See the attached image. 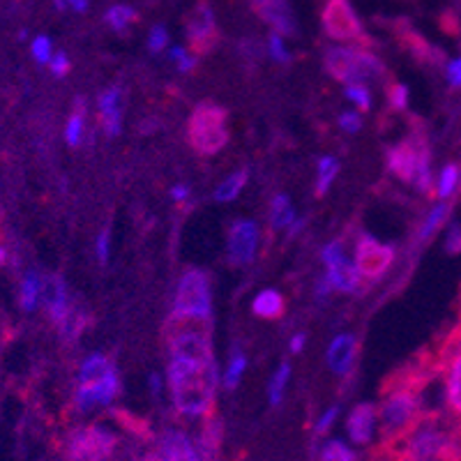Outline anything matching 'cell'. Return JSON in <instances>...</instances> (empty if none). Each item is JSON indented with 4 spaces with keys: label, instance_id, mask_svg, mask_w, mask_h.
<instances>
[{
    "label": "cell",
    "instance_id": "cell-6",
    "mask_svg": "<svg viewBox=\"0 0 461 461\" xmlns=\"http://www.w3.org/2000/svg\"><path fill=\"white\" fill-rule=\"evenodd\" d=\"M325 35L337 42H362L365 28L348 0H325L321 12Z\"/></svg>",
    "mask_w": 461,
    "mask_h": 461
},
{
    "label": "cell",
    "instance_id": "cell-3",
    "mask_svg": "<svg viewBox=\"0 0 461 461\" xmlns=\"http://www.w3.org/2000/svg\"><path fill=\"white\" fill-rule=\"evenodd\" d=\"M323 65L332 79L341 84H367V81L381 79L385 68L367 49H348V47H330L325 49Z\"/></svg>",
    "mask_w": 461,
    "mask_h": 461
},
{
    "label": "cell",
    "instance_id": "cell-1",
    "mask_svg": "<svg viewBox=\"0 0 461 461\" xmlns=\"http://www.w3.org/2000/svg\"><path fill=\"white\" fill-rule=\"evenodd\" d=\"M168 388L173 406L180 415L201 418L212 411L217 393L215 360H183L171 357L168 362Z\"/></svg>",
    "mask_w": 461,
    "mask_h": 461
},
{
    "label": "cell",
    "instance_id": "cell-16",
    "mask_svg": "<svg viewBox=\"0 0 461 461\" xmlns=\"http://www.w3.org/2000/svg\"><path fill=\"white\" fill-rule=\"evenodd\" d=\"M42 295H44V304H47L49 319H51L56 325L63 323L69 307H72L68 298V291H65L63 279L53 275V277H49L47 282H42Z\"/></svg>",
    "mask_w": 461,
    "mask_h": 461
},
{
    "label": "cell",
    "instance_id": "cell-53",
    "mask_svg": "<svg viewBox=\"0 0 461 461\" xmlns=\"http://www.w3.org/2000/svg\"><path fill=\"white\" fill-rule=\"evenodd\" d=\"M5 261H7V249L0 245V266H5Z\"/></svg>",
    "mask_w": 461,
    "mask_h": 461
},
{
    "label": "cell",
    "instance_id": "cell-15",
    "mask_svg": "<svg viewBox=\"0 0 461 461\" xmlns=\"http://www.w3.org/2000/svg\"><path fill=\"white\" fill-rule=\"evenodd\" d=\"M346 434L356 446H369L376 434V406L372 402L357 403L346 420Z\"/></svg>",
    "mask_w": 461,
    "mask_h": 461
},
{
    "label": "cell",
    "instance_id": "cell-8",
    "mask_svg": "<svg viewBox=\"0 0 461 461\" xmlns=\"http://www.w3.org/2000/svg\"><path fill=\"white\" fill-rule=\"evenodd\" d=\"M397 252L394 247L385 245V242L376 240L374 236H360L356 245V267L360 273L362 282H378L383 275L393 267Z\"/></svg>",
    "mask_w": 461,
    "mask_h": 461
},
{
    "label": "cell",
    "instance_id": "cell-54",
    "mask_svg": "<svg viewBox=\"0 0 461 461\" xmlns=\"http://www.w3.org/2000/svg\"><path fill=\"white\" fill-rule=\"evenodd\" d=\"M456 330H459V335H461V325H459V328H456Z\"/></svg>",
    "mask_w": 461,
    "mask_h": 461
},
{
    "label": "cell",
    "instance_id": "cell-45",
    "mask_svg": "<svg viewBox=\"0 0 461 461\" xmlns=\"http://www.w3.org/2000/svg\"><path fill=\"white\" fill-rule=\"evenodd\" d=\"M337 415H339V409H337V406H330V409L325 411V413L319 418V422H316V429H314L316 436L328 434V431H330V427H332V422L337 420Z\"/></svg>",
    "mask_w": 461,
    "mask_h": 461
},
{
    "label": "cell",
    "instance_id": "cell-29",
    "mask_svg": "<svg viewBox=\"0 0 461 461\" xmlns=\"http://www.w3.org/2000/svg\"><path fill=\"white\" fill-rule=\"evenodd\" d=\"M42 294V279L37 273H28L22 284V307L26 312H32L37 307V300Z\"/></svg>",
    "mask_w": 461,
    "mask_h": 461
},
{
    "label": "cell",
    "instance_id": "cell-2",
    "mask_svg": "<svg viewBox=\"0 0 461 461\" xmlns=\"http://www.w3.org/2000/svg\"><path fill=\"white\" fill-rule=\"evenodd\" d=\"M388 168L394 178L418 189L420 194L434 192L431 148L422 134H411L388 150Z\"/></svg>",
    "mask_w": 461,
    "mask_h": 461
},
{
    "label": "cell",
    "instance_id": "cell-48",
    "mask_svg": "<svg viewBox=\"0 0 461 461\" xmlns=\"http://www.w3.org/2000/svg\"><path fill=\"white\" fill-rule=\"evenodd\" d=\"M332 288H330V284H328V279H319V282H316V298H328V294H330Z\"/></svg>",
    "mask_w": 461,
    "mask_h": 461
},
{
    "label": "cell",
    "instance_id": "cell-31",
    "mask_svg": "<svg viewBox=\"0 0 461 461\" xmlns=\"http://www.w3.org/2000/svg\"><path fill=\"white\" fill-rule=\"evenodd\" d=\"M104 22L109 23L113 31H125L127 26H131L134 22H139V14L131 10L130 5H113L106 12Z\"/></svg>",
    "mask_w": 461,
    "mask_h": 461
},
{
    "label": "cell",
    "instance_id": "cell-36",
    "mask_svg": "<svg viewBox=\"0 0 461 461\" xmlns=\"http://www.w3.org/2000/svg\"><path fill=\"white\" fill-rule=\"evenodd\" d=\"M388 100L394 111H403L409 106V88L403 84H393L388 88Z\"/></svg>",
    "mask_w": 461,
    "mask_h": 461
},
{
    "label": "cell",
    "instance_id": "cell-14",
    "mask_svg": "<svg viewBox=\"0 0 461 461\" xmlns=\"http://www.w3.org/2000/svg\"><path fill=\"white\" fill-rule=\"evenodd\" d=\"M155 455V461H201L196 443L189 438L185 431L171 429L159 438V447Z\"/></svg>",
    "mask_w": 461,
    "mask_h": 461
},
{
    "label": "cell",
    "instance_id": "cell-55",
    "mask_svg": "<svg viewBox=\"0 0 461 461\" xmlns=\"http://www.w3.org/2000/svg\"><path fill=\"white\" fill-rule=\"evenodd\" d=\"M459 436H461V427H459Z\"/></svg>",
    "mask_w": 461,
    "mask_h": 461
},
{
    "label": "cell",
    "instance_id": "cell-18",
    "mask_svg": "<svg viewBox=\"0 0 461 461\" xmlns=\"http://www.w3.org/2000/svg\"><path fill=\"white\" fill-rule=\"evenodd\" d=\"M100 118L109 137L121 134L122 127V90L118 86L100 95Z\"/></svg>",
    "mask_w": 461,
    "mask_h": 461
},
{
    "label": "cell",
    "instance_id": "cell-22",
    "mask_svg": "<svg viewBox=\"0 0 461 461\" xmlns=\"http://www.w3.org/2000/svg\"><path fill=\"white\" fill-rule=\"evenodd\" d=\"M252 310L258 319L266 321H277L284 316V310H286V304H284V298L279 291H273V288H267V291H261V294L254 298Z\"/></svg>",
    "mask_w": 461,
    "mask_h": 461
},
{
    "label": "cell",
    "instance_id": "cell-11",
    "mask_svg": "<svg viewBox=\"0 0 461 461\" xmlns=\"http://www.w3.org/2000/svg\"><path fill=\"white\" fill-rule=\"evenodd\" d=\"M258 226L249 220H240L229 230V263L230 266H249L257 257Z\"/></svg>",
    "mask_w": 461,
    "mask_h": 461
},
{
    "label": "cell",
    "instance_id": "cell-28",
    "mask_svg": "<svg viewBox=\"0 0 461 461\" xmlns=\"http://www.w3.org/2000/svg\"><path fill=\"white\" fill-rule=\"evenodd\" d=\"M245 185H247V171L233 173V176H229V178H226L224 183L217 187L215 199L220 201V203H226V201L238 199V194H240Z\"/></svg>",
    "mask_w": 461,
    "mask_h": 461
},
{
    "label": "cell",
    "instance_id": "cell-20",
    "mask_svg": "<svg viewBox=\"0 0 461 461\" xmlns=\"http://www.w3.org/2000/svg\"><path fill=\"white\" fill-rule=\"evenodd\" d=\"M450 212H452L450 201H438L436 205H431V210L425 215L422 224H420L418 230H415V245L418 247L427 245V242H429L431 238L438 233L440 226L446 224L447 217H450Z\"/></svg>",
    "mask_w": 461,
    "mask_h": 461
},
{
    "label": "cell",
    "instance_id": "cell-21",
    "mask_svg": "<svg viewBox=\"0 0 461 461\" xmlns=\"http://www.w3.org/2000/svg\"><path fill=\"white\" fill-rule=\"evenodd\" d=\"M221 446V420L212 418L208 413L205 425L201 427V436L196 440V450H199L201 461H217Z\"/></svg>",
    "mask_w": 461,
    "mask_h": 461
},
{
    "label": "cell",
    "instance_id": "cell-24",
    "mask_svg": "<svg viewBox=\"0 0 461 461\" xmlns=\"http://www.w3.org/2000/svg\"><path fill=\"white\" fill-rule=\"evenodd\" d=\"M113 369L111 360L102 353H93L84 360L79 369V385H90V383H97L106 376V374Z\"/></svg>",
    "mask_w": 461,
    "mask_h": 461
},
{
    "label": "cell",
    "instance_id": "cell-19",
    "mask_svg": "<svg viewBox=\"0 0 461 461\" xmlns=\"http://www.w3.org/2000/svg\"><path fill=\"white\" fill-rule=\"evenodd\" d=\"M325 279H328V284H330V288H335V291H341V294H353V291H357V286H362V277L360 273H357L356 263H351L348 258H341L339 263H335V266L328 267V275H325Z\"/></svg>",
    "mask_w": 461,
    "mask_h": 461
},
{
    "label": "cell",
    "instance_id": "cell-10",
    "mask_svg": "<svg viewBox=\"0 0 461 461\" xmlns=\"http://www.w3.org/2000/svg\"><path fill=\"white\" fill-rule=\"evenodd\" d=\"M185 35H187L189 49L199 53V56L215 49L217 40H220V31H217L215 14H212V10H210L205 0H201L199 5L192 7V12L187 14Z\"/></svg>",
    "mask_w": 461,
    "mask_h": 461
},
{
    "label": "cell",
    "instance_id": "cell-39",
    "mask_svg": "<svg viewBox=\"0 0 461 461\" xmlns=\"http://www.w3.org/2000/svg\"><path fill=\"white\" fill-rule=\"evenodd\" d=\"M321 258H323V263L328 267L335 266V263H339L341 258H346L344 257V242L335 240V242H330V245H325L323 252H321Z\"/></svg>",
    "mask_w": 461,
    "mask_h": 461
},
{
    "label": "cell",
    "instance_id": "cell-25",
    "mask_svg": "<svg viewBox=\"0 0 461 461\" xmlns=\"http://www.w3.org/2000/svg\"><path fill=\"white\" fill-rule=\"evenodd\" d=\"M295 220V210L291 205V199L286 194L275 196L273 208H270V224H273L275 230L279 229H288V226L294 224Z\"/></svg>",
    "mask_w": 461,
    "mask_h": 461
},
{
    "label": "cell",
    "instance_id": "cell-12",
    "mask_svg": "<svg viewBox=\"0 0 461 461\" xmlns=\"http://www.w3.org/2000/svg\"><path fill=\"white\" fill-rule=\"evenodd\" d=\"M118 390H121V381H118V372L113 367L102 381L90 383V385H79L74 403H77L79 411H90L95 406H106L118 394Z\"/></svg>",
    "mask_w": 461,
    "mask_h": 461
},
{
    "label": "cell",
    "instance_id": "cell-30",
    "mask_svg": "<svg viewBox=\"0 0 461 461\" xmlns=\"http://www.w3.org/2000/svg\"><path fill=\"white\" fill-rule=\"evenodd\" d=\"M337 173H339V162L330 155H325V158L319 159V183H316V194L323 196L328 189H330L332 180L337 178Z\"/></svg>",
    "mask_w": 461,
    "mask_h": 461
},
{
    "label": "cell",
    "instance_id": "cell-44",
    "mask_svg": "<svg viewBox=\"0 0 461 461\" xmlns=\"http://www.w3.org/2000/svg\"><path fill=\"white\" fill-rule=\"evenodd\" d=\"M339 127L344 131H348V134H356V131H360L362 130L360 113H356V111H344V113L339 115Z\"/></svg>",
    "mask_w": 461,
    "mask_h": 461
},
{
    "label": "cell",
    "instance_id": "cell-23",
    "mask_svg": "<svg viewBox=\"0 0 461 461\" xmlns=\"http://www.w3.org/2000/svg\"><path fill=\"white\" fill-rule=\"evenodd\" d=\"M461 187V167L459 164L450 162L440 168L438 176H436L434 192L440 201H450L456 194V189Z\"/></svg>",
    "mask_w": 461,
    "mask_h": 461
},
{
    "label": "cell",
    "instance_id": "cell-32",
    "mask_svg": "<svg viewBox=\"0 0 461 461\" xmlns=\"http://www.w3.org/2000/svg\"><path fill=\"white\" fill-rule=\"evenodd\" d=\"M319 461H357V455L346 446L344 440H328L323 447H321Z\"/></svg>",
    "mask_w": 461,
    "mask_h": 461
},
{
    "label": "cell",
    "instance_id": "cell-4",
    "mask_svg": "<svg viewBox=\"0 0 461 461\" xmlns=\"http://www.w3.org/2000/svg\"><path fill=\"white\" fill-rule=\"evenodd\" d=\"M189 146L199 155H217L229 143V113L220 104L203 102L189 115Z\"/></svg>",
    "mask_w": 461,
    "mask_h": 461
},
{
    "label": "cell",
    "instance_id": "cell-42",
    "mask_svg": "<svg viewBox=\"0 0 461 461\" xmlns=\"http://www.w3.org/2000/svg\"><path fill=\"white\" fill-rule=\"evenodd\" d=\"M168 56H171L173 63L178 65L180 72H189V69H192V68H194V65H196V58H194V56H189V53L185 51L183 47H173Z\"/></svg>",
    "mask_w": 461,
    "mask_h": 461
},
{
    "label": "cell",
    "instance_id": "cell-33",
    "mask_svg": "<svg viewBox=\"0 0 461 461\" xmlns=\"http://www.w3.org/2000/svg\"><path fill=\"white\" fill-rule=\"evenodd\" d=\"M288 376H291V365H288V362H284V365H279L277 372H275L270 385H267V397H270V403H273V406H277V403L282 402Z\"/></svg>",
    "mask_w": 461,
    "mask_h": 461
},
{
    "label": "cell",
    "instance_id": "cell-47",
    "mask_svg": "<svg viewBox=\"0 0 461 461\" xmlns=\"http://www.w3.org/2000/svg\"><path fill=\"white\" fill-rule=\"evenodd\" d=\"M97 258H100V263L109 261V230H102L100 238H97Z\"/></svg>",
    "mask_w": 461,
    "mask_h": 461
},
{
    "label": "cell",
    "instance_id": "cell-49",
    "mask_svg": "<svg viewBox=\"0 0 461 461\" xmlns=\"http://www.w3.org/2000/svg\"><path fill=\"white\" fill-rule=\"evenodd\" d=\"M304 346V332H298V335L291 339V353H300Z\"/></svg>",
    "mask_w": 461,
    "mask_h": 461
},
{
    "label": "cell",
    "instance_id": "cell-5",
    "mask_svg": "<svg viewBox=\"0 0 461 461\" xmlns=\"http://www.w3.org/2000/svg\"><path fill=\"white\" fill-rule=\"evenodd\" d=\"M118 446V436L100 425L74 429L65 446L68 461H109Z\"/></svg>",
    "mask_w": 461,
    "mask_h": 461
},
{
    "label": "cell",
    "instance_id": "cell-38",
    "mask_svg": "<svg viewBox=\"0 0 461 461\" xmlns=\"http://www.w3.org/2000/svg\"><path fill=\"white\" fill-rule=\"evenodd\" d=\"M267 44H270V47H267V51H270V56H273L277 63H282V65L291 63V53H288L286 47H284L279 32H273V35H270V40H267Z\"/></svg>",
    "mask_w": 461,
    "mask_h": 461
},
{
    "label": "cell",
    "instance_id": "cell-7",
    "mask_svg": "<svg viewBox=\"0 0 461 461\" xmlns=\"http://www.w3.org/2000/svg\"><path fill=\"white\" fill-rule=\"evenodd\" d=\"M438 369H443V394L446 406L456 420H461V335L452 332L438 356Z\"/></svg>",
    "mask_w": 461,
    "mask_h": 461
},
{
    "label": "cell",
    "instance_id": "cell-13",
    "mask_svg": "<svg viewBox=\"0 0 461 461\" xmlns=\"http://www.w3.org/2000/svg\"><path fill=\"white\" fill-rule=\"evenodd\" d=\"M252 10L282 35H295V14L288 0H249Z\"/></svg>",
    "mask_w": 461,
    "mask_h": 461
},
{
    "label": "cell",
    "instance_id": "cell-37",
    "mask_svg": "<svg viewBox=\"0 0 461 461\" xmlns=\"http://www.w3.org/2000/svg\"><path fill=\"white\" fill-rule=\"evenodd\" d=\"M31 51H32V58H35L37 63L49 65V60H51V40L44 35L35 37V42H32Z\"/></svg>",
    "mask_w": 461,
    "mask_h": 461
},
{
    "label": "cell",
    "instance_id": "cell-26",
    "mask_svg": "<svg viewBox=\"0 0 461 461\" xmlns=\"http://www.w3.org/2000/svg\"><path fill=\"white\" fill-rule=\"evenodd\" d=\"M60 328V337H63L68 344H72V341H77L81 337V332H84L86 328V314L84 310H79V307H69L68 316L63 319V323L58 325Z\"/></svg>",
    "mask_w": 461,
    "mask_h": 461
},
{
    "label": "cell",
    "instance_id": "cell-43",
    "mask_svg": "<svg viewBox=\"0 0 461 461\" xmlns=\"http://www.w3.org/2000/svg\"><path fill=\"white\" fill-rule=\"evenodd\" d=\"M446 252L447 254H461V224L459 221L450 224V229H447Z\"/></svg>",
    "mask_w": 461,
    "mask_h": 461
},
{
    "label": "cell",
    "instance_id": "cell-35",
    "mask_svg": "<svg viewBox=\"0 0 461 461\" xmlns=\"http://www.w3.org/2000/svg\"><path fill=\"white\" fill-rule=\"evenodd\" d=\"M344 95H346V97H348V100L353 102V104L360 106L362 111H369V109H372V95H369L367 86H362V84H348V86H346Z\"/></svg>",
    "mask_w": 461,
    "mask_h": 461
},
{
    "label": "cell",
    "instance_id": "cell-34",
    "mask_svg": "<svg viewBox=\"0 0 461 461\" xmlns=\"http://www.w3.org/2000/svg\"><path fill=\"white\" fill-rule=\"evenodd\" d=\"M247 369V357L242 356L240 351H233V356H230L229 360V367H226V374H224V388L230 390V388H236L238 383H240L242 374H245Z\"/></svg>",
    "mask_w": 461,
    "mask_h": 461
},
{
    "label": "cell",
    "instance_id": "cell-9",
    "mask_svg": "<svg viewBox=\"0 0 461 461\" xmlns=\"http://www.w3.org/2000/svg\"><path fill=\"white\" fill-rule=\"evenodd\" d=\"M173 314L210 316V279L203 270H187L180 277Z\"/></svg>",
    "mask_w": 461,
    "mask_h": 461
},
{
    "label": "cell",
    "instance_id": "cell-40",
    "mask_svg": "<svg viewBox=\"0 0 461 461\" xmlns=\"http://www.w3.org/2000/svg\"><path fill=\"white\" fill-rule=\"evenodd\" d=\"M446 81L452 90H461V56L446 63Z\"/></svg>",
    "mask_w": 461,
    "mask_h": 461
},
{
    "label": "cell",
    "instance_id": "cell-41",
    "mask_svg": "<svg viewBox=\"0 0 461 461\" xmlns=\"http://www.w3.org/2000/svg\"><path fill=\"white\" fill-rule=\"evenodd\" d=\"M148 47H150L152 53H159L168 47V32L164 26H155L150 31V37H148Z\"/></svg>",
    "mask_w": 461,
    "mask_h": 461
},
{
    "label": "cell",
    "instance_id": "cell-50",
    "mask_svg": "<svg viewBox=\"0 0 461 461\" xmlns=\"http://www.w3.org/2000/svg\"><path fill=\"white\" fill-rule=\"evenodd\" d=\"M150 393L155 394V397H159V393H162V378H159L158 374H152L150 376Z\"/></svg>",
    "mask_w": 461,
    "mask_h": 461
},
{
    "label": "cell",
    "instance_id": "cell-52",
    "mask_svg": "<svg viewBox=\"0 0 461 461\" xmlns=\"http://www.w3.org/2000/svg\"><path fill=\"white\" fill-rule=\"evenodd\" d=\"M65 3H68L74 12H86V7H88V0H65Z\"/></svg>",
    "mask_w": 461,
    "mask_h": 461
},
{
    "label": "cell",
    "instance_id": "cell-17",
    "mask_svg": "<svg viewBox=\"0 0 461 461\" xmlns=\"http://www.w3.org/2000/svg\"><path fill=\"white\" fill-rule=\"evenodd\" d=\"M357 356V339L353 335H339L328 348V365L335 374L346 376L353 369Z\"/></svg>",
    "mask_w": 461,
    "mask_h": 461
},
{
    "label": "cell",
    "instance_id": "cell-27",
    "mask_svg": "<svg viewBox=\"0 0 461 461\" xmlns=\"http://www.w3.org/2000/svg\"><path fill=\"white\" fill-rule=\"evenodd\" d=\"M84 125H86V106L84 102L77 100V106H74V113L69 115V122L65 127V141L69 146H79L81 139H84Z\"/></svg>",
    "mask_w": 461,
    "mask_h": 461
},
{
    "label": "cell",
    "instance_id": "cell-51",
    "mask_svg": "<svg viewBox=\"0 0 461 461\" xmlns=\"http://www.w3.org/2000/svg\"><path fill=\"white\" fill-rule=\"evenodd\" d=\"M187 194H189V189L185 187V185H178V187L171 189V196L176 201H185V199H187Z\"/></svg>",
    "mask_w": 461,
    "mask_h": 461
},
{
    "label": "cell",
    "instance_id": "cell-46",
    "mask_svg": "<svg viewBox=\"0 0 461 461\" xmlns=\"http://www.w3.org/2000/svg\"><path fill=\"white\" fill-rule=\"evenodd\" d=\"M49 68H51L53 77H65V74L69 72V58L65 56V51L56 53V56H51V60H49Z\"/></svg>",
    "mask_w": 461,
    "mask_h": 461
}]
</instances>
